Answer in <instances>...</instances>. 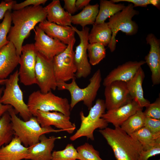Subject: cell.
<instances>
[{
  "label": "cell",
  "instance_id": "obj_18",
  "mask_svg": "<svg viewBox=\"0 0 160 160\" xmlns=\"http://www.w3.org/2000/svg\"><path fill=\"white\" fill-rule=\"evenodd\" d=\"M61 138L54 136L48 138L45 134L41 135L38 143L28 147V154L25 160H51L55 142Z\"/></svg>",
  "mask_w": 160,
  "mask_h": 160
},
{
  "label": "cell",
  "instance_id": "obj_31",
  "mask_svg": "<svg viewBox=\"0 0 160 160\" xmlns=\"http://www.w3.org/2000/svg\"><path fill=\"white\" fill-rule=\"evenodd\" d=\"M87 51L89 63L92 65L98 64L106 56L105 46L99 43H89Z\"/></svg>",
  "mask_w": 160,
  "mask_h": 160
},
{
  "label": "cell",
  "instance_id": "obj_45",
  "mask_svg": "<svg viewBox=\"0 0 160 160\" xmlns=\"http://www.w3.org/2000/svg\"><path fill=\"white\" fill-rule=\"evenodd\" d=\"M159 160H160V159H159Z\"/></svg>",
  "mask_w": 160,
  "mask_h": 160
},
{
  "label": "cell",
  "instance_id": "obj_38",
  "mask_svg": "<svg viewBox=\"0 0 160 160\" xmlns=\"http://www.w3.org/2000/svg\"><path fill=\"white\" fill-rule=\"evenodd\" d=\"M160 153V144H157L147 150H142L140 153L138 160H148L149 158Z\"/></svg>",
  "mask_w": 160,
  "mask_h": 160
},
{
  "label": "cell",
  "instance_id": "obj_19",
  "mask_svg": "<svg viewBox=\"0 0 160 160\" xmlns=\"http://www.w3.org/2000/svg\"><path fill=\"white\" fill-rule=\"evenodd\" d=\"M137 102L132 100L127 104L117 108L107 111L101 117L114 126L120 127L122 124L139 110L143 109Z\"/></svg>",
  "mask_w": 160,
  "mask_h": 160
},
{
  "label": "cell",
  "instance_id": "obj_39",
  "mask_svg": "<svg viewBox=\"0 0 160 160\" xmlns=\"http://www.w3.org/2000/svg\"><path fill=\"white\" fill-rule=\"evenodd\" d=\"M47 1V0H26L20 3H16L13 6L12 9L14 10H17L29 5L37 6L41 4H44Z\"/></svg>",
  "mask_w": 160,
  "mask_h": 160
},
{
  "label": "cell",
  "instance_id": "obj_25",
  "mask_svg": "<svg viewBox=\"0 0 160 160\" xmlns=\"http://www.w3.org/2000/svg\"><path fill=\"white\" fill-rule=\"evenodd\" d=\"M99 5L89 4L84 7L79 13L71 17V23L79 25L82 28L88 25L94 24L99 12Z\"/></svg>",
  "mask_w": 160,
  "mask_h": 160
},
{
  "label": "cell",
  "instance_id": "obj_13",
  "mask_svg": "<svg viewBox=\"0 0 160 160\" xmlns=\"http://www.w3.org/2000/svg\"><path fill=\"white\" fill-rule=\"evenodd\" d=\"M33 30L35 41L34 45L35 49L46 58L52 60L67 47V45L56 39L49 37L38 26Z\"/></svg>",
  "mask_w": 160,
  "mask_h": 160
},
{
  "label": "cell",
  "instance_id": "obj_24",
  "mask_svg": "<svg viewBox=\"0 0 160 160\" xmlns=\"http://www.w3.org/2000/svg\"><path fill=\"white\" fill-rule=\"evenodd\" d=\"M145 73L142 67L138 70L133 77L127 82L129 94L132 100L137 101L142 108L146 107L150 103L143 96L142 84Z\"/></svg>",
  "mask_w": 160,
  "mask_h": 160
},
{
  "label": "cell",
  "instance_id": "obj_44",
  "mask_svg": "<svg viewBox=\"0 0 160 160\" xmlns=\"http://www.w3.org/2000/svg\"><path fill=\"white\" fill-rule=\"evenodd\" d=\"M7 79L0 80V84H4Z\"/></svg>",
  "mask_w": 160,
  "mask_h": 160
},
{
  "label": "cell",
  "instance_id": "obj_32",
  "mask_svg": "<svg viewBox=\"0 0 160 160\" xmlns=\"http://www.w3.org/2000/svg\"><path fill=\"white\" fill-rule=\"evenodd\" d=\"M77 159L79 160H103L100 156L99 152L93 145L88 143L77 147Z\"/></svg>",
  "mask_w": 160,
  "mask_h": 160
},
{
  "label": "cell",
  "instance_id": "obj_9",
  "mask_svg": "<svg viewBox=\"0 0 160 160\" xmlns=\"http://www.w3.org/2000/svg\"><path fill=\"white\" fill-rule=\"evenodd\" d=\"M76 41L74 37L69 42L65 49L52 59L57 83L66 82L75 77L77 68L74 62L73 47Z\"/></svg>",
  "mask_w": 160,
  "mask_h": 160
},
{
  "label": "cell",
  "instance_id": "obj_41",
  "mask_svg": "<svg viewBox=\"0 0 160 160\" xmlns=\"http://www.w3.org/2000/svg\"><path fill=\"white\" fill-rule=\"evenodd\" d=\"M76 0H64V9L72 15L77 11L76 4Z\"/></svg>",
  "mask_w": 160,
  "mask_h": 160
},
{
  "label": "cell",
  "instance_id": "obj_22",
  "mask_svg": "<svg viewBox=\"0 0 160 160\" xmlns=\"http://www.w3.org/2000/svg\"><path fill=\"white\" fill-rule=\"evenodd\" d=\"M44 8L48 21L63 26H72V15L62 7L59 0H53Z\"/></svg>",
  "mask_w": 160,
  "mask_h": 160
},
{
  "label": "cell",
  "instance_id": "obj_2",
  "mask_svg": "<svg viewBox=\"0 0 160 160\" xmlns=\"http://www.w3.org/2000/svg\"><path fill=\"white\" fill-rule=\"evenodd\" d=\"M99 132L111 148L116 160H138L143 150L141 144L120 127H107Z\"/></svg>",
  "mask_w": 160,
  "mask_h": 160
},
{
  "label": "cell",
  "instance_id": "obj_14",
  "mask_svg": "<svg viewBox=\"0 0 160 160\" xmlns=\"http://www.w3.org/2000/svg\"><path fill=\"white\" fill-rule=\"evenodd\" d=\"M105 87L104 101L107 111L119 108L132 100L125 82L114 81Z\"/></svg>",
  "mask_w": 160,
  "mask_h": 160
},
{
  "label": "cell",
  "instance_id": "obj_29",
  "mask_svg": "<svg viewBox=\"0 0 160 160\" xmlns=\"http://www.w3.org/2000/svg\"><path fill=\"white\" fill-rule=\"evenodd\" d=\"M142 110H139L124 122L121 129L129 135L144 127L145 117Z\"/></svg>",
  "mask_w": 160,
  "mask_h": 160
},
{
  "label": "cell",
  "instance_id": "obj_3",
  "mask_svg": "<svg viewBox=\"0 0 160 160\" xmlns=\"http://www.w3.org/2000/svg\"><path fill=\"white\" fill-rule=\"evenodd\" d=\"M8 112L10 116L14 135L19 138L25 147L31 146L38 143L40 136L43 134L64 131L61 129H55L51 126L41 127L36 117L34 116L27 121L22 120L17 116L13 108L9 109Z\"/></svg>",
  "mask_w": 160,
  "mask_h": 160
},
{
  "label": "cell",
  "instance_id": "obj_30",
  "mask_svg": "<svg viewBox=\"0 0 160 160\" xmlns=\"http://www.w3.org/2000/svg\"><path fill=\"white\" fill-rule=\"evenodd\" d=\"M14 136L10 116L7 111L0 118V149L9 143Z\"/></svg>",
  "mask_w": 160,
  "mask_h": 160
},
{
  "label": "cell",
  "instance_id": "obj_37",
  "mask_svg": "<svg viewBox=\"0 0 160 160\" xmlns=\"http://www.w3.org/2000/svg\"><path fill=\"white\" fill-rule=\"evenodd\" d=\"M144 127L154 134H160V119L145 117Z\"/></svg>",
  "mask_w": 160,
  "mask_h": 160
},
{
  "label": "cell",
  "instance_id": "obj_23",
  "mask_svg": "<svg viewBox=\"0 0 160 160\" xmlns=\"http://www.w3.org/2000/svg\"><path fill=\"white\" fill-rule=\"evenodd\" d=\"M28 150V147L22 145L19 138L14 135L9 143L0 149V160L25 159Z\"/></svg>",
  "mask_w": 160,
  "mask_h": 160
},
{
  "label": "cell",
  "instance_id": "obj_7",
  "mask_svg": "<svg viewBox=\"0 0 160 160\" xmlns=\"http://www.w3.org/2000/svg\"><path fill=\"white\" fill-rule=\"evenodd\" d=\"M139 13L138 11L134 9L133 4L130 3L121 11L109 18L107 23L112 33L108 47L111 52L116 49L117 43L116 37L119 31H121L128 36L134 35L137 33L138 25L132 19Z\"/></svg>",
  "mask_w": 160,
  "mask_h": 160
},
{
  "label": "cell",
  "instance_id": "obj_6",
  "mask_svg": "<svg viewBox=\"0 0 160 160\" xmlns=\"http://www.w3.org/2000/svg\"><path fill=\"white\" fill-rule=\"evenodd\" d=\"M106 108L104 100L97 99L95 104L89 110L88 115L85 116L82 111L80 113L81 124L79 129L76 133L71 136L70 139L74 141L82 137H86L88 140H94V131L97 129H100L107 127V122L101 117L105 113Z\"/></svg>",
  "mask_w": 160,
  "mask_h": 160
},
{
  "label": "cell",
  "instance_id": "obj_12",
  "mask_svg": "<svg viewBox=\"0 0 160 160\" xmlns=\"http://www.w3.org/2000/svg\"><path fill=\"white\" fill-rule=\"evenodd\" d=\"M36 84L40 91L46 93L57 88L52 60H49L37 52L35 68Z\"/></svg>",
  "mask_w": 160,
  "mask_h": 160
},
{
  "label": "cell",
  "instance_id": "obj_10",
  "mask_svg": "<svg viewBox=\"0 0 160 160\" xmlns=\"http://www.w3.org/2000/svg\"><path fill=\"white\" fill-rule=\"evenodd\" d=\"M37 52L33 44H26L22 47L18 73L20 82L25 86L36 84L35 68Z\"/></svg>",
  "mask_w": 160,
  "mask_h": 160
},
{
  "label": "cell",
  "instance_id": "obj_20",
  "mask_svg": "<svg viewBox=\"0 0 160 160\" xmlns=\"http://www.w3.org/2000/svg\"><path fill=\"white\" fill-rule=\"evenodd\" d=\"M20 57L11 42L0 49V80L7 79L19 64Z\"/></svg>",
  "mask_w": 160,
  "mask_h": 160
},
{
  "label": "cell",
  "instance_id": "obj_36",
  "mask_svg": "<svg viewBox=\"0 0 160 160\" xmlns=\"http://www.w3.org/2000/svg\"><path fill=\"white\" fill-rule=\"evenodd\" d=\"M116 3L121 1L127 2L132 4L134 7H146L148 5L151 4L158 9L160 8V1L159 0H112Z\"/></svg>",
  "mask_w": 160,
  "mask_h": 160
},
{
  "label": "cell",
  "instance_id": "obj_35",
  "mask_svg": "<svg viewBox=\"0 0 160 160\" xmlns=\"http://www.w3.org/2000/svg\"><path fill=\"white\" fill-rule=\"evenodd\" d=\"M143 112L146 117L160 119V97L152 103H150L146 107Z\"/></svg>",
  "mask_w": 160,
  "mask_h": 160
},
{
  "label": "cell",
  "instance_id": "obj_4",
  "mask_svg": "<svg viewBox=\"0 0 160 160\" xmlns=\"http://www.w3.org/2000/svg\"><path fill=\"white\" fill-rule=\"evenodd\" d=\"M75 77L70 83L66 82L57 83V88L59 90L68 91L71 96L70 103L71 111L77 104L83 101L89 110L92 106L100 85L102 76L100 70L98 69L89 79V83L85 88H80L76 83Z\"/></svg>",
  "mask_w": 160,
  "mask_h": 160
},
{
  "label": "cell",
  "instance_id": "obj_17",
  "mask_svg": "<svg viewBox=\"0 0 160 160\" xmlns=\"http://www.w3.org/2000/svg\"><path fill=\"white\" fill-rule=\"evenodd\" d=\"M144 60L129 61L119 65L112 70L103 80L105 87L112 82L120 81L127 82L132 79L139 69L145 64Z\"/></svg>",
  "mask_w": 160,
  "mask_h": 160
},
{
  "label": "cell",
  "instance_id": "obj_15",
  "mask_svg": "<svg viewBox=\"0 0 160 160\" xmlns=\"http://www.w3.org/2000/svg\"><path fill=\"white\" fill-rule=\"evenodd\" d=\"M35 117L42 127L52 125L70 134H72L76 129L75 124L70 121V116H66L59 112L38 111Z\"/></svg>",
  "mask_w": 160,
  "mask_h": 160
},
{
  "label": "cell",
  "instance_id": "obj_21",
  "mask_svg": "<svg viewBox=\"0 0 160 160\" xmlns=\"http://www.w3.org/2000/svg\"><path fill=\"white\" fill-rule=\"evenodd\" d=\"M38 26L49 37L56 39L66 45L75 37V32L72 27L57 25L46 20L39 23Z\"/></svg>",
  "mask_w": 160,
  "mask_h": 160
},
{
  "label": "cell",
  "instance_id": "obj_33",
  "mask_svg": "<svg viewBox=\"0 0 160 160\" xmlns=\"http://www.w3.org/2000/svg\"><path fill=\"white\" fill-rule=\"evenodd\" d=\"M77 154L76 149L73 144H68L62 150L54 151L51 160H76Z\"/></svg>",
  "mask_w": 160,
  "mask_h": 160
},
{
  "label": "cell",
  "instance_id": "obj_27",
  "mask_svg": "<svg viewBox=\"0 0 160 160\" xmlns=\"http://www.w3.org/2000/svg\"><path fill=\"white\" fill-rule=\"evenodd\" d=\"M125 7L124 4H115L111 0H100V9L94 24L104 23L108 18L121 11Z\"/></svg>",
  "mask_w": 160,
  "mask_h": 160
},
{
  "label": "cell",
  "instance_id": "obj_5",
  "mask_svg": "<svg viewBox=\"0 0 160 160\" xmlns=\"http://www.w3.org/2000/svg\"><path fill=\"white\" fill-rule=\"evenodd\" d=\"M27 105L32 115L35 116L38 111H57L70 116V104L67 98L56 96L51 91L46 93L34 91L29 96Z\"/></svg>",
  "mask_w": 160,
  "mask_h": 160
},
{
  "label": "cell",
  "instance_id": "obj_34",
  "mask_svg": "<svg viewBox=\"0 0 160 160\" xmlns=\"http://www.w3.org/2000/svg\"><path fill=\"white\" fill-rule=\"evenodd\" d=\"M11 13L10 10L7 11L2 22L0 23V49L10 42L7 40V37L11 26Z\"/></svg>",
  "mask_w": 160,
  "mask_h": 160
},
{
  "label": "cell",
  "instance_id": "obj_28",
  "mask_svg": "<svg viewBox=\"0 0 160 160\" xmlns=\"http://www.w3.org/2000/svg\"><path fill=\"white\" fill-rule=\"evenodd\" d=\"M130 135L141 144L144 151L160 144V134H154L144 127Z\"/></svg>",
  "mask_w": 160,
  "mask_h": 160
},
{
  "label": "cell",
  "instance_id": "obj_8",
  "mask_svg": "<svg viewBox=\"0 0 160 160\" xmlns=\"http://www.w3.org/2000/svg\"><path fill=\"white\" fill-rule=\"evenodd\" d=\"M19 80L17 70L7 79L0 100L4 105L11 106L17 114L19 113L24 121H27L33 116L24 101L23 93L18 84Z\"/></svg>",
  "mask_w": 160,
  "mask_h": 160
},
{
  "label": "cell",
  "instance_id": "obj_42",
  "mask_svg": "<svg viewBox=\"0 0 160 160\" xmlns=\"http://www.w3.org/2000/svg\"><path fill=\"white\" fill-rule=\"evenodd\" d=\"M4 88L3 87L0 88V118L5 113L8 111L12 107L9 105H4L1 102V98L3 92Z\"/></svg>",
  "mask_w": 160,
  "mask_h": 160
},
{
  "label": "cell",
  "instance_id": "obj_11",
  "mask_svg": "<svg viewBox=\"0 0 160 160\" xmlns=\"http://www.w3.org/2000/svg\"><path fill=\"white\" fill-rule=\"evenodd\" d=\"M72 27L80 39V43L74 51V60L77 68L75 77L86 78L90 74L91 71L87 54L89 28L86 26L80 31L76 27L72 26Z\"/></svg>",
  "mask_w": 160,
  "mask_h": 160
},
{
  "label": "cell",
  "instance_id": "obj_26",
  "mask_svg": "<svg viewBox=\"0 0 160 160\" xmlns=\"http://www.w3.org/2000/svg\"><path fill=\"white\" fill-rule=\"evenodd\" d=\"M112 32L107 23L94 24L88 35L89 43H98L105 46L110 43Z\"/></svg>",
  "mask_w": 160,
  "mask_h": 160
},
{
  "label": "cell",
  "instance_id": "obj_16",
  "mask_svg": "<svg viewBox=\"0 0 160 160\" xmlns=\"http://www.w3.org/2000/svg\"><path fill=\"white\" fill-rule=\"evenodd\" d=\"M146 40L150 49L145 61L151 71L153 85H158L160 83V40L152 33L147 35Z\"/></svg>",
  "mask_w": 160,
  "mask_h": 160
},
{
  "label": "cell",
  "instance_id": "obj_40",
  "mask_svg": "<svg viewBox=\"0 0 160 160\" xmlns=\"http://www.w3.org/2000/svg\"><path fill=\"white\" fill-rule=\"evenodd\" d=\"M16 3L15 1L6 0L2 1L0 3V20L5 15L7 11H10L12 9L13 6Z\"/></svg>",
  "mask_w": 160,
  "mask_h": 160
},
{
  "label": "cell",
  "instance_id": "obj_1",
  "mask_svg": "<svg viewBox=\"0 0 160 160\" xmlns=\"http://www.w3.org/2000/svg\"><path fill=\"white\" fill-rule=\"evenodd\" d=\"M11 26L7 39L15 46L17 54L20 56L24 40L29 36L36 25L45 20L47 14L40 5L30 6L12 12Z\"/></svg>",
  "mask_w": 160,
  "mask_h": 160
},
{
  "label": "cell",
  "instance_id": "obj_43",
  "mask_svg": "<svg viewBox=\"0 0 160 160\" xmlns=\"http://www.w3.org/2000/svg\"><path fill=\"white\" fill-rule=\"evenodd\" d=\"M90 0H77L76 4L77 10L81 9L89 4Z\"/></svg>",
  "mask_w": 160,
  "mask_h": 160
}]
</instances>
